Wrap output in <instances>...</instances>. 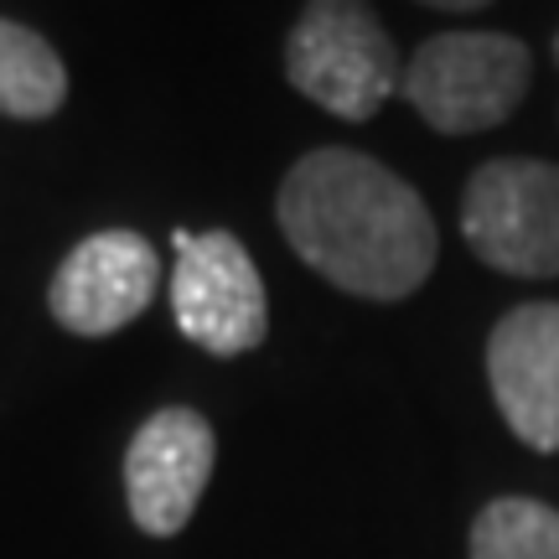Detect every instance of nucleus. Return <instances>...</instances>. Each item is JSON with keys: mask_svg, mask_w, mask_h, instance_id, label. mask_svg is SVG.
<instances>
[{"mask_svg": "<svg viewBox=\"0 0 559 559\" xmlns=\"http://www.w3.org/2000/svg\"><path fill=\"white\" fill-rule=\"evenodd\" d=\"M275 218L321 280L362 300L415 296L440 260L425 198L400 171L347 145H321L285 171Z\"/></svg>", "mask_w": 559, "mask_h": 559, "instance_id": "1", "label": "nucleus"}, {"mask_svg": "<svg viewBox=\"0 0 559 559\" xmlns=\"http://www.w3.org/2000/svg\"><path fill=\"white\" fill-rule=\"evenodd\" d=\"M285 73L296 94L337 120H368L404 83L400 47L368 0H306L285 41Z\"/></svg>", "mask_w": 559, "mask_h": 559, "instance_id": "2", "label": "nucleus"}, {"mask_svg": "<svg viewBox=\"0 0 559 559\" xmlns=\"http://www.w3.org/2000/svg\"><path fill=\"white\" fill-rule=\"evenodd\" d=\"M534 58L508 32H440L419 41L400 94L440 135H481L523 104Z\"/></svg>", "mask_w": 559, "mask_h": 559, "instance_id": "3", "label": "nucleus"}, {"mask_svg": "<svg viewBox=\"0 0 559 559\" xmlns=\"http://www.w3.org/2000/svg\"><path fill=\"white\" fill-rule=\"evenodd\" d=\"M461 234L481 264L519 280L559 275V166L498 156L461 192Z\"/></svg>", "mask_w": 559, "mask_h": 559, "instance_id": "4", "label": "nucleus"}, {"mask_svg": "<svg viewBox=\"0 0 559 559\" xmlns=\"http://www.w3.org/2000/svg\"><path fill=\"white\" fill-rule=\"evenodd\" d=\"M177 270H171V317L181 337L198 342L213 358L254 353L270 332V296L264 280L228 228L187 234L177 228Z\"/></svg>", "mask_w": 559, "mask_h": 559, "instance_id": "5", "label": "nucleus"}, {"mask_svg": "<svg viewBox=\"0 0 559 559\" xmlns=\"http://www.w3.org/2000/svg\"><path fill=\"white\" fill-rule=\"evenodd\" d=\"M213 461H218V436L213 425L187 409H156L145 419L124 451V502L130 519L151 534V539H171L181 534L192 513H198L202 492L213 481Z\"/></svg>", "mask_w": 559, "mask_h": 559, "instance_id": "6", "label": "nucleus"}, {"mask_svg": "<svg viewBox=\"0 0 559 559\" xmlns=\"http://www.w3.org/2000/svg\"><path fill=\"white\" fill-rule=\"evenodd\" d=\"M160 254L130 228H104L68 249L47 285V306L73 337H115L156 300Z\"/></svg>", "mask_w": 559, "mask_h": 559, "instance_id": "7", "label": "nucleus"}, {"mask_svg": "<svg viewBox=\"0 0 559 559\" xmlns=\"http://www.w3.org/2000/svg\"><path fill=\"white\" fill-rule=\"evenodd\" d=\"M498 415L528 451H559V300L513 306L487 337Z\"/></svg>", "mask_w": 559, "mask_h": 559, "instance_id": "8", "label": "nucleus"}, {"mask_svg": "<svg viewBox=\"0 0 559 559\" xmlns=\"http://www.w3.org/2000/svg\"><path fill=\"white\" fill-rule=\"evenodd\" d=\"M68 99V68L52 41L0 16V115L11 120H47Z\"/></svg>", "mask_w": 559, "mask_h": 559, "instance_id": "9", "label": "nucleus"}, {"mask_svg": "<svg viewBox=\"0 0 559 559\" xmlns=\"http://www.w3.org/2000/svg\"><path fill=\"white\" fill-rule=\"evenodd\" d=\"M466 559H559V513L539 498H492L466 534Z\"/></svg>", "mask_w": 559, "mask_h": 559, "instance_id": "10", "label": "nucleus"}, {"mask_svg": "<svg viewBox=\"0 0 559 559\" xmlns=\"http://www.w3.org/2000/svg\"><path fill=\"white\" fill-rule=\"evenodd\" d=\"M419 5H436V11H481L492 0H419Z\"/></svg>", "mask_w": 559, "mask_h": 559, "instance_id": "11", "label": "nucleus"}, {"mask_svg": "<svg viewBox=\"0 0 559 559\" xmlns=\"http://www.w3.org/2000/svg\"><path fill=\"white\" fill-rule=\"evenodd\" d=\"M555 62H559V37H555Z\"/></svg>", "mask_w": 559, "mask_h": 559, "instance_id": "12", "label": "nucleus"}]
</instances>
